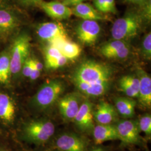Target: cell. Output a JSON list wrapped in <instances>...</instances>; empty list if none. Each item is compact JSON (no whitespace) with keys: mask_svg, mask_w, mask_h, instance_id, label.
<instances>
[{"mask_svg":"<svg viewBox=\"0 0 151 151\" xmlns=\"http://www.w3.org/2000/svg\"><path fill=\"white\" fill-rule=\"evenodd\" d=\"M54 124L49 119H33L22 125L20 136L22 140L36 145L47 143L54 135Z\"/></svg>","mask_w":151,"mask_h":151,"instance_id":"1","label":"cell"},{"mask_svg":"<svg viewBox=\"0 0 151 151\" xmlns=\"http://www.w3.org/2000/svg\"><path fill=\"white\" fill-rule=\"evenodd\" d=\"M145 20L140 11H128L114 22L111 29L112 38L126 41L134 38L142 29Z\"/></svg>","mask_w":151,"mask_h":151,"instance_id":"2","label":"cell"},{"mask_svg":"<svg viewBox=\"0 0 151 151\" xmlns=\"http://www.w3.org/2000/svg\"><path fill=\"white\" fill-rule=\"evenodd\" d=\"M113 74V68L110 65L95 60H87L76 68L71 78L72 81L92 83L110 80Z\"/></svg>","mask_w":151,"mask_h":151,"instance_id":"3","label":"cell"},{"mask_svg":"<svg viewBox=\"0 0 151 151\" xmlns=\"http://www.w3.org/2000/svg\"><path fill=\"white\" fill-rule=\"evenodd\" d=\"M65 89V83L60 80L53 79L46 81L33 96L31 104L38 111L47 110L58 101Z\"/></svg>","mask_w":151,"mask_h":151,"instance_id":"4","label":"cell"},{"mask_svg":"<svg viewBox=\"0 0 151 151\" xmlns=\"http://www.w3.org/2000/svg\"><path fill=\"white\" fill-rule=\"evenodd\" d=\"M30 40V36L25 32H22L14 40L10 50L12 77L20 74L22 65L29 58Z\"/></svg>","mask_w":151,"mask_h":151,"instance_id":"5","label":"cell"},{"mask_svg":"<svg viewBox=\"0 0 151 151\" xmlns=\"http://www.w3.org/2000/svg\"><path fill=\"white\" fill-rule=\"evenodd\" d=\"M17 118V108L14 97L0 91V127L6 129L14 128Z\"/></svg>","mask_w":151,"mask_h":151,"instance_id":"6","label":"cell"},{"mask_svg":"<svg viewBox=\"0 0 151 151\" xmlns=\"http://www.w3.org/2000/svg\"><path fill=\"white\" fill-rule=\"evenodd\" d=\"M37 34L41 40L48 44L70 39L65 27L60 22L40 24L37 29Z\"/></svg>","mask_w":151,"mask_h":151,"instance_id":"7","label":"cell"},{"mask_svg":"<svg viewBox=\"0 0 151 151\" xmlns=\"http://www.w3.org/2000/svg\"><path fill=\"white\" fill-rule=\"evenodd\" d=\"M80 93H70L60 98L58 106L60 114L63 120L67 122L73 121L82 103Z\"/></svg>","mask_w":151,"mask_h":151,"instance_id":"8","label":"cell"},{"mask_svg":"<svg viewBox=\"0 0 151 151\" xmlns=\"http://www.w3.org/2000/svg\"><path fill=\"white\" fill-rule=\"evenodd\" d=\"M119 140L125 145H140L142 138L138 121L125 120L116 125Z\"/></svg>","mask_w":151,"mask_h":151,"instance_id":"9","label":"cell"},{"mask_svg":"<svg viewBox=\"0 0 151 151\" xmlns=\"http://www.w3.org/2000/svg\"><path fill=\"white\" fill-rule=\"evenodd\" d=\"M93 104L87 99L83 101L73 120L77 128L81 132H90L93 129Z\"/></svg>","mask_w":151,"mask_h":151,"instance_id":"10","label":"cell"},{"mask_svg":"<svg viewBox=\"0 0 151 151\" xmlns=\"http://www.w3.org/2000/svg\"><path fill=\"white\" fill-rule=\"evenodd\" d=\"M76 35L82 43L92 45L95 43L101 32V27L97 21L83 20L76 29Z\"/></svg>","mask_w":151,"mask_h":151,"instance_id":"11","label":"cell"},{"mask_svg":"<svg viewBox=\"0 0 151 151\" xmlns=\"http://www.w3.org/2000/svg\"><path fill=\"white\" fill-rule=\"evenodd\" d=\"M55 147L62 151H86L87 142L78 135L73 133H65L57 138Z\"/></svg>","mask_w":151,"mask_h":151,"instance_id":"12","label":"cell"},{"mask_svg":"<svg viewBox=\"0 0 151 151\" xmlns=\"http://www.w3.org/2000/svg\"><path fill=\"white\" fill-rule=\"evenodd\" d=\"M39 6L48 16L54 20L68 19L73 15L71 8L59 1H42Z\"/></svg>","mask_w":151,"mask_h":151,"instance_id":"13","label":"cell"},{"mask_svg":"<svg viewBox=\"0 0 151 151\" xmlns=\"http://www.w3.org/2000/svg\"><path fill=\"white\" fill-rule=\"evenodd\" d=\"M139 81L138 103L143 109H150L151 106V77L142 68H138L137 72Z\"/></svg>","mask_w":151,"mask_h":151,"instance_id":"14","label":"cell"},{"mask_svg":"<svg viewBox=\"0 0 151 151\" xmlns=\"http://www.w3.org/2000/svg\"><path fill=\"white\" fill-rule=\"evenodd\" d=\"M78 90L88 96L98 97L108 91L110 87V80H104L92 83L82 81H73Z\"/></svg>","mask_w":151,"mask_h":151,"instance_id":"15","label":"cell"},{"mask_svg":"<svg viewBox=\"0 0 151 151\" xmlns=\"http://www.w3.org/2000/svg\"><path fill=\"white\" fill-rule=\"evenodd\" d=\"M20 24L15 12L6 6L0 7V35L7 36L13 32Z\"/></svg>","mask_w":151,"mask_h":151,"instance_id":"16","label":"cell"},{"mask_svg":"<svg viewBox=\"0 0 151 151\" xmlns=\"http://www.w3.org/2000/svg\"><path fill=\"white\" fill-rule=\"evenodd\" d=\"M117 117L118 113L115 106L104 101L99 103L93 111V118L98 124H112Z\"/></svg>","mask_w":151,"mask_h":151,"instance_id":"17","label":"cell"},{"mask_svg":"<svg viewBox=\"0 0 151 151\" xmlns=\"http://www.w3.org/2000/svg\"><path fill=\"white\" fill-rule=\"evenodd\" d=\"M72 14L83 20H105L106 17L88 3L82 2L71 8Z\"/></svg>","mask_w":151,"mask_h":151,"instance_id":"18","label":"cell"},{"mask_svg":"<svg viewBox=\"0 0 151 151\" xmlns=\"http://www.w3.org/2000/svg\"><path fill=\"white\" fill-rule=\"evenodd\" d=\"M92 132L96 144L109 140H119L116 127L113 124H98L94 127Z\"/></svg>","mask_w":151,"mask_h":151,"instance_id":"19","label":"cell"},{"mask_svg":"<svg viewBox=\"0 0 151 151\" xmlns=\"http://www.w3.org/2000/svg\"><path fill=\"white\" fill-rule=\"evenodd\" d=\"M115 108L117 113L124 119L132 118L135 114L137 102L130 97H117L115 100Z\"/></svg>","mask_w":151,"mask_h":151,"instance_id":"20","label":"cell"},{"mask_svg":"<svg viewBox=\"0 0 151 151\" xmlns=\"http://www.w3.org/2000/svg\"><path fill=\"white\" fill-rule=\"evenodd\" d=\"M119 85L120 90L128 97L132 99L138 97L139 81L137 76H124L120 78Z\"/></svg>","mask_w":151,"mask_h":151,"instance_id":"21","label":"cell"},{"mask_svg":"<svg viewBox=\"0 0 151 151\" xmlns=\"http://www.w3.org/2000/svg\"><path fill=\"white\" fill-rule=\"evenodd\" d=\"M50 44L57 47L62 55L70 60L78 57L82 52L80 45L75 42L70 41V39L56 42Z\"/></svg>","mask_w":151,"mask_h":151,"instance_id":"22","label":"cell"},{"mask_svg":"<svg viewBox=\"0 0 151 151\" xmlns=\"http://www.w3.org/2000/svg\"><path fill=\"white\" fill-rule=\"evenodd\" d=\"M10 50H4L0 53V83L7 86L11 82Z\"/></svg>","mask_w":151,"mask_h":151,"instance_id":"23","label":"cell"},{"mask_svg":"<svg viewBox=\"0 0 151 151\" xmlns=\"http://www.w3.org/2000/svg\"><path fill=\"white\" fill-rule=\"evenodd\" d=\"M128 45H129L128 41L113 39L106 43L104 44L100 49V52L104 57L110 58L116 52Z\"/></svg>","mask_w":151,"mask_h":151,"instance_id":"24","label":"cell"},{"mask_svg":"<svg viewBox=\"0 0 151 151\" xmlns=\"http://www.w3.org/2000/svg\"><path fill=\"white\" fill-rule=\"evenodd\" d=\"M43 53L45 66L47 68H48L50 65L62 55L59 49L50 44H48L44 47Z\"/></svg>","mask_w":151,"mask_h":151,"instance_id":"25","label":"cell"},{"mask_svg":"<svg viewBox=\"0 0 151 151\" xmlns=\"http://www.w3.org/2000/svg\"><path fill=\"white\" fill-rule=\"evenodd\" d=\"M140 131L144 132L146 135L150 136L151 134V116L150 114H146L140 117L138 121Z\"/></svg>","mask_w":151,"mask_h":151,"instance_id":"26","label":"cell"},{"mask_svg":"<svg viewBox=\"0 0 151 151\" xmlns=\"http://www.w3.org/2000/svg\"><path fill=\"white\" fill-rule=\"evenodd\" d=\"M142 53L148 60L151 59V34L148 32L143 39L142 43Z\"/></svg>","mask_w":151,"mask_h":151,"instance_id":"27","label":"cell"},{"mask_svg":"<svg viewBox=\"0 0 151 151\" xmlns=\"http://www.w3.org/2000/svg\"><path fill=\"white\" fill-rule=\"evenodd\" d=\"M130 49L129 45L126 46L123 48L120 49L115 53H114L109 59H114V60H124L127 58L130 54Z\"/></svg>","mask_w":151,"mask_h":151,"instance_id":"28","label":"cell"},{"mask_svg":"<svg viewBox=\"0 0 151 151\" xmlns=\"http://www.w3.org/2000/svg\"><path fill=\"white\" fill-rule=\"evenodd\" d=\"M33 68H34V65L32 64V58L29 57L22 65V70H21L22 75L25 77L29 78L32 73Z\"/></svg>","mask_w":151,"mask_h":151,"instance_id":"29","label":"cell"},{"mask_svg":"<svg viewBox=\"0 0 151 151\" xmlns=\"http://www.w3.org/2000/svg\"><path fill=\"white\" fill-rule=\"evenodd\" d=\"M70 60H68L64 55H62L58 60H56L53 63L50 65L48 69L50 70H55L60 67H63L66 65Z\"/></svg>","mask_w":151,"mask_h":151,"instance_id":"30","label":"cell"},{"mask_svg":"<svg viewBox=\"0 0 151 151\" xmlns=\"http://www.w3.org/2000/svg\"><path fill=\"white\" fill-rule=\"evenodd\" d=\"M19 4L23 7H32L35 6H39L42 0H17Z\"/></svg>","mask_w":151,"mask_h":151,"instance_id":"31","label":"cell"},{"mask_svg":"<svg viewBox=\"0 0 151 151\" xmlns=\"http://www.w3.org/2000/svg\"><path fill=\"white\" fill-rule=\"evenodd\" d=\"M95 9L101 13H106V0H93Z\"/></svg>","mask_w":151,"mask_h":151,"instance_id":"32","label":"cell"},{"mask_svg":"<svg viewBox=\"0 0 151 151\" xmlns=\"http://www.w3.org/2000/svg\"><path fill=\"white\" fill-rule=\"evenodd\" d=\"M106 13L110 12L112 14H115L117 12L115 0H106Z\"/></svg>","mask_w":151,"mask_h":151,"instance_id":"33","label":"cell"},{"mask_svg":"<svg viewBox=\"0 0 151 151\" xmlns=\"http://www.w3.org/2000/svg\"><path fill=\"white\" fill-rule=\"evenodd\" d=\"M86 0H65L63 1V4L68 7H73L78 4L84 2Z\"/></svg>","mask_w":151,"mask_h":151,"instance_id":"34","label":"cell"},{"mask_svg":"<svg viewBox=\"0 0 151 151\" xmlns=\"http://www.w3.org/2000/svg\"><path fill=\"white\" fill-rule=\"evenodd\" d=\"M123 1L128 4L142 6L147 4V2L151 1V0H123Z\"/></svg>","mask_w":151,"mask_h":151,"instance_id":"35","label":"cell"},{"mask_svg":"<svg viewBox=\"0 0 151 151\" xmlns=\"http://www.w3.org/2000/svg\"><path fill=\"white\" fill-rule=\"evenodd\" d=\"M40 73H41V71L37 70L34 67V68H33L32 72V73L29 76V78L31 81H35V80H37L38 78L39 77V76H40Z\"/></svg>","mask_w":151,"mask_h":151,"instance_id":"36","label":"cell"},{"mask_svg":"<svg viewBox=\"0 0 151 151\" xmlns=\"http://www.w3.org/2000/svg\"><path fill=\"white\" fill-rule=\"evenodd\" d=\"M32 64L34 67L38 70L42 71L43 68V63L37 58H32Z\"/></svg>","mask_w":151,"mask_h":151,"instance_id":"37","label":"cell"},{"mask_svg":"<svg viewBox=\"0 0 151 151\" xmlns=\"http://www.w3.org/2000/svg\"><path fill=\"white\" fill-rule=\"evenodd\" d=\"M8 0H0V7L6 6Z\"/></svg>","mask_w":151,"mask_h":151,"instance_id":"38","label":"cell"},{"mask_svg":"<svg viewBox=\"0 0 151 151\" xmlns=\"http://www.w3.org/2000/svg\"><path fill=\"white\" fill-rule=\"evenodd\" d=\"M0 151H12L9 148L4 146H0Z\"/></svg>","mask_w":151,"mask_h":151,"instance_id":"39","label":"cell"},{"mask_svg":"<svg viewBox=\"0 0 151 151\" xmlns=\"http://www.w3.org/2000/svg\"><path fill=\"white\" fill-rule=\"evenodd\" d=\"M91 151H104V150H103V148H97L93 149V150H92Z\"/></svg>","mask_w":151,"mask_h":151,"instance_id":"40","label":"cell"},{"mask_svg":"<svg viewBox=\"0 0 151 151\" xmlns=\"http://www.w3.org/2000/svg\"><path fill=\"white\" fill-rule=\"evenodd\" d=\"M60 151V150H59V151Z\"/></svg>","mask_w":151,"mask_h":151,"instance_id":"41","label":"cell"},{"mask_svg":"<svg viewBox=\"0 0 151 151\" xmlns=\"http://www.w3.org/2000/svg\"><path fill=\"white\" fill-rule=\"evenodd\" d=\"M63 1H65V0H63Z\"/></svg>","mask_w":151,"mask_h":151,"instance_id":"42","label":"cell"}]
</instances>
